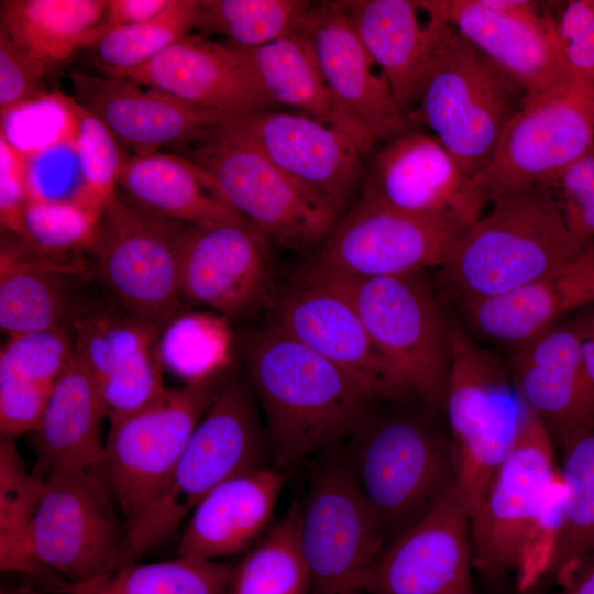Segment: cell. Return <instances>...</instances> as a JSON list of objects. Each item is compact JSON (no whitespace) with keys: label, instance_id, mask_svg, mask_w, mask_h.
<instances>
[{"label":"cell","instance_id":"17","mask_svg":"<svg viewBox=\"0 0 594 594\" xmlns=\"http://www.w3.org/2000/svg\"><path fill=\"white\" fill-rule=\"evenodd\" d=\"M463 232L392 209L361 194L308 265L360 277L442 268Z\"/></svg>","mask_w":594,"mask_h":594},{"label":"cell","instance_id":"48","mask_svg":"<svg viewBox=\"0 0 594 594\" xmlns=\"http://www.w3.org/2000/svg\"><path fill=\"white\" fill-rule=\"evenodd\" d=\"M45 70L0 28V116L47 94Z\"/></svg>","mask_w":594,"mask_h":594},{"label":"cell","instance_id":"56","mask_svg":"<svg viewBox=\"0 0 594 594\" xmlns=\"http://www.w3.org/2000/svg\"><path fill=\"white\" fill-rule=\"evenodd\" d=\"M0 594H52V593H46L44 591H40L33 587H26V586H2L0 588ZM53 594H68V593L55 592Z\"/></svg>","mask_w":594,"mask_h":594},{"label":"cell","instance_id":"8","mask_svg":"<svg viewBox=\"0 0 594 594\" xmlns=\"http://www.w3.org/2000/svg\"><path fill=\"white\" fill-rule=\"evenodd\" d=\"M524 97L509 76L446 21L413 117L476 177Z\"/></svg>","mask_w":594,"mask_h":594},{"label":"cell","instance_id":"3","mask_svg":"<svg viewBox=\"0 0 594 594\" xmlns=\"http://www.w3.org/2000/svg\"><path fill=\"white\" fill-rule=\"evenodd\" d=\"M463 234L440 279L458 305L519 288L578 256L548 186L495 198Z\"/></svg>","mask_w":594,"mask_h":594},{"label":"cell","instance_id":"14","mask_svg":"<svg viewBox=\"0 0 594 594\" xmlns=\"http://www.w3.org/2000/svg\"><path fill=\"white\" fill-rule=\"evenodd\" d=\"M44 480L31 528L42 581L53 588L112 572L127 530L108 483L97 472L77 469L54 470Z\"/></svg>","mask_w":594,"mask_h":594},{"label":"cell","instance_id":"53","mask_svg":"<svg viewBox=\"0 0 594 594\" xmlns=\"http://www.w3.org/2000/svg\"><path fill=\"white\" fill-rule=\"evenodd\" d=\"M562 50L568 67L594 81V30L563 45Z\"/></svg>","mask_w":594,"mask_h":594},{"label":"cell","instance_id":"37","mask_svg":"<svg viewBox=\"0 0 594 594\" xmlns=\"http://www.w3.org/2000/svg\"><path fill=\"white\" fill-rule=\"evenodd\" d=\"M229 594H311L299 546L298 503L232 566Z\"/></svg>","mask_w":594,"mask_h":594},{"label":"cell","instance_id":"51","mask_svg":"<svg viewBox=\"0 0 594 594\" xmlns=\"http://www.w3.org/2000/svg\"><path fill=\"white\" fill-rule=\"evenodd\" d=\"M169 3L170 0H108L105 25L110 31L148 21Z\"/></svg>","mask_w":594,"mask_h":594},{"label":"cell","instance_id":"11","mask_svg":"<svg viewBox=\"0 0 594 594\" xmlns=\"http://www.w3.org/2000/svg\"><path fill=\"white\" fill-rule=\"evenodd\" d=\"M594 146V81L573 72L557 85L525 95L486 168L475 178L490 201L547 186Z\"/></svg>","mask_w":594,"mask_h":594},{"label":"cell","instance_id":"12","mask_svg":"<svg viewBox=\"0 0 594 594\" xmlns=\"http://www.w3.org/2000/svg\"><path fill=\"white\" fill-rule=\"evenodd\" d=\"M226 375L165 388L143 407L110 422L99 474L127 518L125 530L166 483Z\"/></svg>","mask_w":594,"mask_h":594},{"label":"cell","instance_id":"28","mask_svg":"<svg viewBox=\"0 0 594 594\" xmlns=\"http://www.w3.org/2000/svg\"><path fill=\"white\" fill-rule=\"evenodd\" d=\"M341 2L396 101L413 116L446 22L436 0Z\"/></svg>","mask_w":594,"mask_h":594},{"label":"cell","instance_id":"6","mask_svg":"<svg viewBox=\"0 0 594 594\" xmlns=\"http://www.w3.org/2000/svg\"><path fill=\"white\" fill-rule=\"evenodd\" d=\"M443 413L470 517L516 444L530 410L516 391L508 365L451 319V365Z\"/></svg>","mask_w":594,"mask_h":594},{"label":"cell","instance_id":"24","mask_svg":"<svg viewBox=\"0 0 594 594\" xmlns=\"http://www.w3.org/2000/svg\"><path fill=\"white\" fill-rule=\"evenodd\" d=\"M508 369L554 447L563 450L591 432L580 311L517 346Z\"/></svg>","mask_w":594,"mask_h":594},{"label":"cell","instance_id":"50","mask_svg":"<svg viewBox=\"0 0 594 594\" xmlns=\"http://www.w3.org/2000/svg\"><path fill=\"white\" fill-rule=\"evenodd\" d=\"M29 202L26 157L0 135V222L7 233L25 240Z\"/></svg>","mask_w":594,"mask_h":594},{"label":"cell","instance_id":"19","mask_svg":"<svg viewBox=\"0 0 594 594\" xmlns=\"http://www.w3.org/2000/svg\"><path fill=\"white\" fill-rule=\"evenodd\" d=\"M182 298L242 318L276 300L268 238L250 224L188 226L180 263Z\"/></svg>","mask_w":594,"mask_h":594},{"label":"cell","instance_id":"9","mask_svg":"<svg viewBox=\"0 0 594 594\" xmlns=\"http://www.w3.org/2000/svg\"><path fill=\"white\" fill-rule=\"evenodd\" d=\"M187 228L117 193L88 249L94 272L120 306L160 331L182 311L180 263Z\"/></svg>","mask_w":594,"mask_h":594},{"label":"cell","instance_id":"31","mask_svg":"<svg viewBox=\"0 0 594 594\" xmlns=\"http://www.w3.org/2000/svg\"><path fill=\"white\" fill-rule=\"evenodd\" d=\"M105 418L97 386L74 355L54 384L42 417L30 433L36 457L33 471L43 479L58 469L99 474L105 453L101 437Z\"/></svg>","mask_w":594,"mask_h":594},{"label":"cell","instance_id":"15","mask_svg":"<svg viewBox=\"0 0 594 594\" xmlns=\"http://www.w3.org/2000/svg\"><path fill=\"white\" fill-rule=\"evenodd\" d=\"M221 129L256 148L340 218L361 197L369 157L340 129L282 110L228 119Z\"/></svg>","mask_w":594,"mask_h":594},{"label":"cell","instance_id":"22","mask_svg":"<svg viewBox=\"0 0 594 594\" xmlns=\"http://www.w3.org/2000/svg\"><path fill=\"white\" fill-rule=\"evenodd\" d=\"M470 515L454 490L391 542L369 594H474Z\"/></svg>","mask_w":594,"mask_h":594},{"label":"cell","instance_id":"25","mask_svg":"<svg viewBox=\"0 0 594 594\" xmlns=\"http://www.w3.org/2000/svg\"><path fill=\"white\" fill-rule=\"evenodd\" d=\"M229 119L280 110L228 42L187 35L146 64L117 75Z\"/></svg>","mask_w":594,"mask_h":594},{"label":"cell","instance_id":"34","mask_svg":"<svg viewBox=\"0 0 594 594\" xmlns=\"http://www.w3.org/2000/svg\"><path fill=\"white\" fill-rule=\"evenodd\" d=\"M560 522L549 561L521 594H549L594 558V431L563 449Z\"/></svg>","mask_w":594,"mask_h":594},{"label":"cell","instance_id":"2","mask_svg":"<svg viewBox=\"0 0 594 594\" xmlns=\"http://www.w3.org/2000/svg\"><path fill=\"white\" fill-rule=\"evenodd\" d=\"M554 444L530 413L512 452L470 517L474 570L497 590H528L546 568L560 522L562 491Z\"/></svg>","mask_w":594,"mask_h":594},{"label":"cell","instance_id":"43","mask_svg":"<svg viewBox=\"0 0 594 594\" xmlns=\"http://www.w3.org/2000/svg\"><path fill=\"white\" fill-rule=\"evenodd\" d=\"M0 117V135L26 158L76 138V101L61 92H47Z\"/></svg>","mask_w":594,"mask_h":594},{"label":"cell","instance_id":"33","mask_svg":"<svg viewBox=\"0 0 594 594\" xmlns=\"http://www.w3.org/2000/svg\"><path fill=\"white\" fill-rule=\"evenodd\" d=\"M254 73L268 98L349 134L369 157L375 141L338 105L305 31L256 47L229 43Z\"/></svg>","mask_w":594,"mask_h":594},{"label":"cell","instance_id":"35","mask_svg":"<svg viewBox=\"0 0 594 594\" xmlns=\"http://www.w3.org/2000/svg\"><path fill=\"white\" fill-rule=\"evenodd\" d=\"M106 11L105 0H2L0 28L47 68L95 45L108 32Z\"/></svg>","mask_w":594,"mask_h":594},{"label":"cell","instance_id":"46","mask_svg":"<svg viewBox=\"0 0 594 594\" xmlns=\"http://www.w3.org/2000/svg\"><path fill=\"white\" fill-rule=\"evenodd\" d=\"M547 186L573 238L585 248L594 244V146Z\"/></svg>","mask_w":594,"mask_h":594},{"label":"cell","instance_id":"29","mask_svg":"<svg viewBox=\"0 0 594 594\" xmlns=\"http://www.w3.org/2000/svg\"><path fill=\"white\" fill-rule=\"evenodd\" d=\"M284 481L263 466L217 486L191 513L177 557L216 561L248 551L265 534Z\"/></svg>","mask_w":594,"mask_h":594},{"label":"cell","instance_id":"47","mask_svg":"<svg viewBox=\"0 0 594 594\" xmlns=\"http://www.w3.org/2000/svg\"><path fill=\"white\" fill-rule=\"evenodd\" d=\"M26 162L29 200L70 201L81 206L82 176L76 138L28 157Z\"/></svg>","mask_w":594,"mask_h":594},{"label":"cell","instance_id":"20","mask_svg":"<svg viewBox=\"0 0 594 594\" xmlns=\"http://www.w3.org/2000/svg\"><path fill=\"white\" fill-rule=\"evenodd\" d=\"M160 332L120 305L96 307L76 318L74 355L92 377L110 422L143 407L166 388Z\"/></svg>","mask_w":594,"mask_h":594},{"label":"cell","instance_id":"52","mask_svg":"<svg viewBox=\"0 0 594 594\" xmlns=\"http://www.w3.org/2000/svg\"><path fill=\"white\" fill-rule=\"evenodd\" d=\"M556 26L562 46L594 30V0L569 1Z\"/></svg>","mask_w":594,"mask_h":594},{"label":"cell","instance_id":"27","mask_svg":"<svg viewBox=\"0 0 594 594\" xmlns=\"http://www.w3.org/2000/svg\"><path fill=\"white\" fill-rule=\"evenodd\" d=\"M592 305L594 244L519 288L460 307L470 334L516 349Z\"/></svg>","mask_w":594,"mask_h":594},{"label":"cell","instance_id":"36","mask_svg":"<svg viewBox=\"0 0 594 594\" xmlns=\"http://www.w3.org/2000/svg\"><path fill=\"white\" fill-rule=\"evenodd\" d=\"M232 566L176 557L155 563H131L80 583H58L68 594H229Z\"/></svg>","mask_w":594,"mask_h":594},{"label":"cell","instance_id":"41","mask_svg":"<svg viewBox=\"0 0 594 594\" xmlns=\"http://www.w3.org/2000/svg\"><path fill=\"white\" fill-rule=\"evenodd\" d=\"M198 0H170L157 16L108 31L94 45L100 68L117 75L138 68L195 29Z\"/></svg>","mask_w":594,"mask_h":594},{"label":"cell","instance_id":"54","mask_svg":"<svg viewBox=\"0 0 594 594\" xmlns=\"http://www.w3.org/2000/svg\"><path fill=\"white\" fill-rule=\"evenodd\" d=\"M582 352L590 409V428L594 431V305L580 311Z\"/></svg>","mask_w":594,"mask_h":594},{"label":"cell","instance_id":"21","mask_svg":"<svg viewBox=\"0 0 594 594\" xmlns=\"http://www.w3.org/2000/svg\"><path fill=\"white\" fill-rule=\"evenodd\" d=\"M304 31L336 101L375 143L420 128L396 101L341 1L315 3Z\"/></svg>","mask_w":594,"mask_h":594},{"label":"cell","instance_id":"40","mask_svg":"<svg viewBox=\"0 0 594 594\" xmlns=\"http://www.w3.org/2000/svg\"><path fill=\"white\" fill-rule=\"evenodd\" d=\"M232 334L227 317L209 312H178L160 332L162 365L187 383L226 373Z\"/></svg>","mask_w":594,"mask_h":594},{"label":"cell","instance_id":"39","mask_svg":"<svg viewBox=\"0 0 594 594\" xmlns=\"http://www.w3.org/2000/svg\"><path fill=\"white\" fill-rule=\"evenodd\" d=\"M314 4L306 0H198L195 29L238 46L256 47L304 31Z\"/></svg>","mask_w":594,"mask_h":594},{"label":"cell","instance_id":"5","mask_svg":"<svg viewBox=\"0 0 594 594\" xmlns=\"http://www.w3.org/2000/svg\"><path fill=\"white\" fill-rule=\"evenodd\" d=\"M264 443L249 388L226 376L166 483L127 528L114 570L162 543L217 486L263 468Z\"/></svg>","mask_w":594,"mask_h":594},{"label":"cell","instance_id":"44","mask_svg":"<svg viewBox=\"0 0 594 594\" xmlns=\"http://www.w3.org/2000/svg\"><path fill=\"white\" fill-rule=\"evenodd\" d=\"M99 220L100 217L76 202L29 200L24 213L25 241L52 255L89 249Z\"/></svg>","mask_w":594,"mask_h":594},{"label":"cell","instance_id":"4","mask_svg":"<svg viewBox=\"0 0 594 594\" xmlns=\"http://www.w3.org/2000/svg\"><path fill=\"white\" fill-rule=\"evenodd\" d=\"M346 454L386 547L458 490L448 430L428 415L373 413Z\"/></svg>","mask_w":594,"mask_h":594},{"label":"cell","instance_id":"55","mask_svg":"<svg viewBox=\"0 0 594 594\" xmlns=\"http://www.w3.org/2000/svg\"><path fill=\"white\" fill-rule=\"evenodd\" d=\"M557 594H594V558L581 566Z\"/></svg>","mask_w":594,"mask_h":594},{"label":"cell","instance_id":"30","mask_svg":"<svg viewBox=\"0 0 594 594\" xmlns=\"http://www.w3.org/2000/svg\"><path fill=\"white\" fill-rule=\"evenodd\" d=\"M3 233L0 245V327L10 336L73 329L76 314L69 277L80 266Z\"/></svg>","mask_w":594,"mask_h":594},{"label":"cell","instance_id":"45","mask_svg":"<svg viewBox=\"0 0 594 594\" xmlns=\"http://www.w3.org/2000/svg\"><path fill=\"white\" fill-rule=\"evenodd\" d=\"M74 358L73 329L10 336L1 348L0 370L52 389Z\"/></svg>","mask_w":594,"mask_h":594},{"label":"cell","instance_id":"42","mask_svg":"<svg viewBox=\"0 0 594 594\" xmlns=\"http://www.w3.org/2000/svg\"><path fill=\"white\" fill-rule=\"evenodd\" d=\"M76 118V148L82 176L81 206L101 217L118 193L127 157L108 128L77 101Z\"/></svg>","mask_w":594,"mask_h":594},{"label":"cell","instance_id":"16","mask_svg":"<svg viewBox=\"0 0 594 594\" xmlns=\"http://www.w3.org/2000/svg\"><path fill=\"white\" fill-rule=\"evenodd\" d=\"M362 194L402 212L465 233L491 204L432 134L408 131L374 150Z\"/></svg>","mask_w":594,"mask_h":594},{"label":"cell","instance_id":"23","mask_svg":"<svg viewBox=\"0 0 594 594\" xmlns=\"http://www.w3.org/2000/svg\"><path fill=\"white\" fill-rule=\"evenodd\" d=\"M70 78L74 99L134 155L187 148L229 119L127 78L78 70H72Z\"/></svg>","mask_w":594,"mask_h":594},{"label":"cell","instance_id":"1","mask_svg":"<svg viewBox=\"0 0 594 594\" xmlns=\"http://www.w3.org/2000/svg\"><path fill=\"white\" fill-rule=\"evenodd\" d=\"M241 351L279 469L334 448L372 414L374 402L349 376L272 321L246 332Z\"/></svg>","mask_w":594,"mask_h":594},{"label":"cell","instance_id":"10","mask_svg":"<svg viewBox=\"0 0 594 594\" xmlns=\"http://www.w3.org/2000/svg\"><path fill=\"white\" fill-rule=\"evenodd\" d=\"M299 546L311 594H366L386 549L346 454H329L299 504Z\"/></svg>","mask_w":594,"mask_h":594},{"label":"cell","instance_id":"32","mask_svg":"<svg viewBox=\"0 0 594 594\" xmlns=\"http://www.w3.org/2000/svg\"><path fill=\"white\" fill-rule=\"evenodd\" d=\"M119 187L139 207L187 226L250 224L213 177L187 156L156 152L125 158Z\"/></svg>","mask_w":594,"mask_h":594},{"label":"cell","instance_id":"13","mask_svg":"<svg viewBox=\"0 0 594 594\" xmlns=\"http://www.w3.org/2000/svg\"><path fill=\"white\" fill-rule=\"evenodd\" d=\"M216 180L228 204L250 224L285 248H319L341 219L262 153L221 125L186 148Z\"/></svg>","mask_w":594,"mask_h":594},{"label":"cell","instance_id":"18","mask_svg":"<svg viewBox=\"0 0 594 594\" xmlns=\"http://www.w3.org/2000/svg\"><path fill=\"white\" fill-rule=\"evenodd\" d=\"M273 308L274 324L336 365L374 403L411 396L337 288L302 270L276 297Z\"/></svg>","mask_w":594,"mask_h":594},{"label":"cell","instance_id":"38","mask_svg":"<svg viewBox=\"0 0 594 594\" xmlns=\"http://www.w3.org/2000/svg\"><path fill=\"white\" fill-rule=\"evenodd\" d=\"M45 480L30 471L12 438L0 441V569L42 581L31 544L33 518Z\"/></svg>","mask_w":594,"mask_h":594},{"label":"cell","instance_id":"49","mask_svg":"<svg viewBox=\"0 0 594 594\" xmlns=\"http://www.w3.org/2000/svg\"><path fill=\"white\" fill-rule=\"evenodd\" d=\"M51 391L0 370L1 437L14 439L31 433L42 417Z\"/></svg>","mask_w":594,"mask_h":594},{"label":"cell","instance_id":"7","mask_svg":"<svg viewBox=\"0 0 594 594\" xmlns=\"http://www.w3.org/2000/svg\"><path fill=\"white\" fill-rule=\"evenodd\" d=\"M341 292L413 397L443 413L451 365V318L422 273L360 277L306 265Z\"/></svg>","mask_w":594,"mask_h":594},{"label":"cell","instance_id":"26","mask_svg":"<svg viewBox=\"0 0 594 594\" xmlns=\"http://www.w3.org/2000/svg\"><path fill=\"white\" fill-rule=\"evenodd\" d=\"M436 4L446 21L525 95L543 91L572 73L549 12L508 13L482 0H436Z\"/></svg>","mask_w":594,"mask_h":594}]
</instances>
